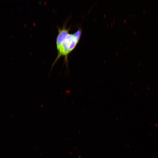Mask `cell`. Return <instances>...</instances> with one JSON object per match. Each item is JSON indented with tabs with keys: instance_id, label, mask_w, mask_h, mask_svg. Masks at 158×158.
<instances>
[{
	"instance_id": "cell-1",
	"label": "cell",
	"mask_w": 158,
	"mask_h": 158,
	"mask_svg": "<svg viewBox=\"0 0 158 158\" xmlns=\"http://www.w3.org/2000/svg\"><path fill=\"white\" fill-rule=\"evenodd\" d=\"M58 33L56 39V45L57 51L59 49L63 40L69 34L70 30L66 28V24L64 25L62 28H58Z\"/></svg>"
}]
</instances>
